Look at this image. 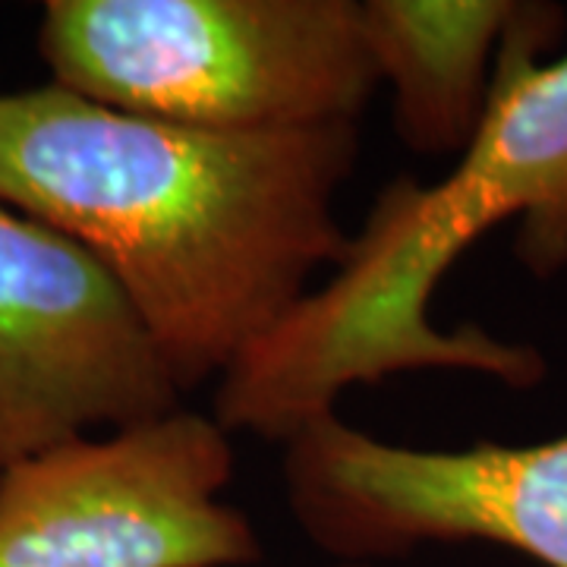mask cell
Returning a JSON list of instances; mask_svg holds the SVG:
<instances>
[{"instance_id":"6da1fadb","label":"cell","mask_w":567,"mask_h":567,"mask_svg":"<svg viewBox=\"0 0 567 567\" xmlns=\"http://www.w3.org/2000/svg\"><path fill=\"white\" fill-rule=\"evenodd\" d=\"M357 152V123L208 133L54 82L0 95V203L107 268L183 394L221 382L341 262Z\"/></svg>"},{"instance_id":"7a4b0ae2","label":"cell","mask_w":567,"mask_h":567,"mask_svg":"<svg viewBox=\"0 0 567 567\" xmlns=\"http://www.w3.org/2000/svg\"><path fill=\"white\" fill-rule=\"evenodd\" d=\"M565 29L561 7L527 3L495 58L483 123L442 181L398 177L347 240L328 281L309 290L215 391V420L287 445L334 413L350 385L454 369L527 391L546 357L476 324L445 331L432 297L495 224L517 218V256L551 278L567 268V54L543 61Z\"/></svg>"},{"instance_id":"3957f363","label":"cell","mask_w":567,"mask_h":567,"mask_svg":"<svg viewBox=\"0 0 567 567\" xmlns=\"http://www.w3.org/2000/svg\"><path fill=\"white\" fill-rule=\"evenodd\" d=\"M39 48L66 92L208 133L357 123L379 85L357 0H51Z\"/></svg>"},{"instance_id":"277c9868","label":"cell","mask_w":567,"mask_h":567,"mask_svg":"<svg viewBox=\"0 0 567 567\" xmlns=\"http://www.w3.org/2000/svg\"><path fill=\"white\" fill-rule=\"evenodd\" d=\"M230 432L215 416L158 420L76 439L0 476V567H246L262 539L221 495Z\"/></svg>"},{"instance_id":"5b68a950","label":"cell","mask_w":567,"mask_h":567,"mask_svg":"<svg viewBox=\"0 0 567 567\" xmlns=\"http://www.w3.org/2000/svg\"><path fill=\"white\" fill-rule=\"evenodd\" d=\"M284 447L297 527L344 565L429 543H488L567 567V435L410 447L328 413Z\"/></svg>"},{"instance_id":"8992f818","label":"cell","mask_w":567,"mask_h":567,"mask_svg":"<svg viewBox=\"0 0 567 567\" xmlns=\"http://www.w3.org/2000/svg\"><path fill=\"white\" fill-rule=\"evenodd\" d=\"M181 398L107 268L0 203V476L89 429L158 420Z\"/></svg>"},{"instance_id":"52a82bcc","label":"cell","mask_w":567,"mask_h":567,"mask_svg":"<svg viewBox=\"0 0 567 567\" xmlns=\"http://www.w3.org/2000/svg\"><path fill=\"white\" fill-rule=\"evenodd\" d=\"M527 3L514 0H363V35L391 121L420 155H461L488 104L495 58Z\"/></svg>"},{"instance_id":"ba28073f","label":"cell","mask_w":567,"mask_h":567,"mask_svg":"<svg viewBox=\"0 0 567 567\" xmlns=\"http://www.w3.org/2000/svg\"><path fill=\"white\" fill-rule=\"evenodd\" d=\"M341 567H369V565H341Z\"/></svg>"}]
</instances>
